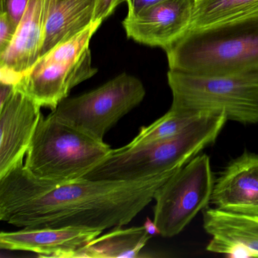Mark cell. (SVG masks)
I'll list each match as a JSON object with an SVG mask.
<instances>
[{"label": "cell", "mask_w": 258, "mask_h": 258, "mask_svg": "<svg viewBox=\"0 0 258 258\" xmlns=\"http://www.w3.org/2000/svg\"><path fill=\"white\" fill-rule=\"evenodd\" d=\"M172 175L50 184L31 177L23 163L0 178V220L19 228L104 231L126 226L154 201L157 190Z\"/></svg>", "instance_id": "6da1fadb"}, {"label": "cell", "mask_w": 258, "mask_h": 258, "mask_svg": "<svg viewBox=\"0 0 258 258\" xmlns=\"http://www.w3.org/2000/svg\"><path fill=\"white\" fill-rule=\"evenodd\" d=\"M226 120L223 113H208L176 137L112 149L84 179L136 181L173 174L215 142Z\"/></svg>", "instance_id": "7a4b0ae2"}, {"label": "cell", "mask_w": 258, "mask_h": 258, "mask_svg": "<svg viewBox=\"0 0 258 258\" xmlns=\"http://www.w3.org/2000/svg\"><path fill=\"white\" fill-rule=\"evenodd\" d=\"M169 70L201 75L258 71V15L188 31L165 49Z\"/></svg>", "instance_id": "3957f363"}, {"label": "cell", "mask_w": 258, "mask_h": 258, "mask_svg": "<svg viewBox=\"0 0 258 258\" xmlns=\"http://www.w3.org/2000/svg\"><path fill=\"white\" fill-rule=\"evenodd\" d=\"M112 149L57 119L42 115L25 158V171L40 181L60 184L84 179Z\"/></svg>", "instance_id": "277c9868"}, {"label": "cell", "mask_w": 258, "mask_h": 258, "mask_svg": "<svg viewBox=\"0 0 258 258\" xmlns=\"http://www.w3.org/2000/svg\"><path fill=\"white\" fill-rule=\"evenodd\" d=\"M170 109L194 116L223 113L227 120L258 123V71L229 75H201L169 70Z\"/></svg>", "instance_id": "5b68a950"}, {"label": "cell", "mask_w": 258, "mask_h": 258, "mask_svg": "<svg viewBox=\"0 0 258 258\" xmlns=\"http://www.w3.org/2000/svg\"><path fill=\"white\" fill-rule=\"evenodd\" d=\"M102 25L96 22L39 58L16 86L40 106L52 111L78 84L96 75L92 66L90 40Z\"/></svg>", "instance_id": "8992f818"}, {"label": "cell", "mask_w": 258, "mask_h": 258, "mask_svg": "<svg viewBox=\"0 0 258 258\" xmlns=\"http://www.w3.org/2000/svg\"><path fill=\"white\" fill-rule=\"evenodd\" d=\"M146 93L140 80L123 73L96 90L64 99L51 114L63 123L104 141L108 131L140 105Z\"/></svg>", "instance_id": "52a82bcc"}, {"label": "cell", "mask_w": 258, "mask_h": 258, "mask_svg": "<svg viewBox=\"0 0 258 258\" xmlns=\"http://www.w3.org/2000/svg\"><path fill=\"white\" fill-rule=\"evenodd\" d=\"M214 176L208 155H196L155 192L154 222L163 237L180 233L211 202Z\"/></svg>", "instance_id": "ba28073f"}, {"label": "cell", "mask_w": 258, "mask_h": 258, "mask_svg": "<svg viewBox=\"0 0 258 258\" xmlns=\"http://www.w3.org/2000/svg\"><path fill=\"white\" fill-rule=\"evenodd\" d=\"M41 108L16 87L0 105V178L23 164L43 115Z\"/></svg>", "instance_id": "9c48e42d"}, {"label": "cell", "mask_w": 258, "mask_h": 258, "mask_svg": "<svg viewBox=\"0 0 258 258\" xmlns=\"http://www.w3.org/2000/svg\"><path fill=\"white\" fill-rule=\"evenodd\" d=\"M193 9L194 0H164L122 24L129 38L165 50L189 29Z\"/></svg>", "instance_id": "30bf717a"}, {"label": "cell", "mask_w": 258, "mask_h": 258, "mask_svg": "<svg viewBox=\"0 0 258 258\" xmlns=\"http://www.w3.org/2000/svg\"><path fill=\"white\" fill-rule=\"evenodd\" d=\"M51 0H30L8 49L0 53V82L16 86L40 58Z\"/></svg>", "instance_id": "8fae6325"}, {"label": "cell", "mask_w": 258, "mask_h": 258, "mask_svg": "<svg viewBox=\"0 0 258 258\" xmlns=\"http://www.w3.org/2000/svg\"><path fill=\"white\" fill-rule=\"evenodd\" d=\"M103 231L78 227L22 228L0 232V248L37 253L40 257L72 258Z\"/></svg>", "instance_id": "7c38bea8"}, {"label": "cell", "mask_w": 258, "mask_h": 258, "mask_svg": "<svg viewBox=\"0 0 258 258\" xmlns=\"http://www.w3.org/2000/svg\"><path fill=\"white\" fill-rule=\"evenodd\" d=\"M211 202L235 214L258 215V154L232 161L214 182Z\"/></svg>", "instance_id": "4fadbf2b"}, {"label": "cell", "mask_w": 258, "mask_h": 258, "mask_svg": "<svg viewBox=\"0 0 258 258\" xmlns=\"http://www.w3.org/2000/svg\"><path fill=\"white\" fill-rule=\"evenodd\" d=\"M203 226L211 236L208 251L231 256H258V215L207 208Z\"/></svg>", "instance_id": "5bb4252c"}, {"label": "cell", "mask_w": 258, "mask_h": 258, "mask_svg": "<svg viewBox=\"0 0 258 258\" xmlns=\"http://www.w3.org/2000/svg\"><path fill=\"white\" fill-rule=\"evenodd\" d=\"M96 0H51L40 57L94 23Z\"/></svg>", "instance_id": "9a60e30c"}, {"label": "cell", "mask_w": 258, "mask_h": 258, "mask_svg": "<svg viewBox=\"0 0 258 258\" xmlns=\"http://www.w3.org/2000/svg\"><path fill=\"white\" fill-rule=\"evenodd\" d=\"M122 227L113 228L108 233L96 237L77 250L72 258L140 257L152 235L143 226Z\"/></svg>", "instance_id": "2e32d148"}, {"label": "cell", "mask_w": 258, "mask_h": 258, "mask_svg": "<svg viewBox=\"0 0 258 258\" xmlns=\"http://www.w3.org/2000/svg\"><path fill=\"white\" fill-rule=\"evenodd\" d=\"M257 15L258 0H200L194 2L188 31L224 25Z\"/></svg>", "instance_id": "e0dca14e"}, {"label": "cell", "mask_w": 258, "mask_h": 258, "mask_svg": "<svg viewBox=\"0 0 258 258\" xmlns=\"http://www.w3.org/2000/svg\"><path fill=\"white\" fill-rule=\"evenodd\" d=\"M202 116L198 117L180 111H173L170 108L165 114L149 126L140 128L139 134L131 143H128L127 146H140L176 137L188 125Z\"/></svg>", "instance_id": "ac0fdd59"}, {"label": "cell", "mask_w": 258, "mask_h": 258, "mask_svg": "<svg viewBox=\"0 0 258 258\" xmlns=\"http://www.w3.org/2000/svg\"><path fill=\"white\" fill-rule=\"evenodd\" d=\"M29 2L30 0H1L0 13H5L12 23L18 28L26 13Z\"/></svg>", "instance_id": "d6986e66"}, {"label": "cell", "mask_w": 258, "mask_h": 258, "mask_svg": "<svg viewBox=\"0 0 258 258\" xmlns=\"http://www.w3.org/2000/svg\"><path fill=\"white\" fill-rule=\"evenodd\" d=\"M17 29L5 13H0V53L8 49Z\"/></svg>", "instance_id": "ffe728a7"}, {"label": "cell", "mask_w": 258, "mask_h": 258, "mask_svg": "<svg viewBox=\"0 0 258 258\" xmlns=\"http://www.w3.org/2000/svg\"><path fill=\"white\" fill-rule=\"evenodd\" d=\"M123 1L126 0H96L94 23H102Z\"/></svg>", "instance_id": "44dd1931"}, {"label": "cell", "mask_w": 258, "mask_h": 258, "mask_svg": "<svg viewBox=\"0 0 258 258\" xmlns=\"http://www.w3.org/2000/svg\"><path fill=\"white\" fill-rule=\"evenodd\" d=\"M164 0H126L128 6L126 18H134L139 16L152 6L156 5Z\"/></svg>", "instance_id": "7402d4cb"}, {"label": "cell", "mask_w": 258, "mask_h": 258, "mask_svg": "<svg viewBox=\"0 0 258 258\" xmlns=\"http://www.w3.org/2000/svg\"><path fill=\"white\" fill-rule=\"evenodd\" d=\"M16 86L0 82V105H2L11 96Z\"/></svg>", "instance_id": "603a6c76"}, {"label": "cell", "mask_w": 258, "mask_h": 258, "mask_svg": "<svg viewBox=\"0 0 258 258\" xmlns=\"http://www.w3.org/2000/svg\"><path fill=\"white\" fill-rule=\"evenodd\" d=\"M143 226L147 231L148 233L152 236L155 235H160L159 229H158V226H156L154 220H150L149 218L146 219Z\"/></svg>", "instance_id": "cb8c5ba5"}, {"label": "cell", "mask_w": 258, "mask_h": 258, "mask_svg": "<svg viewBox=\"0 0 258 258\" xmlns=\"http://www.w3.org/2000/svg\"><path fill=\"white\" fill-rule=\"evenodd\" d=\"M197 1H200V0H194V2H197Z\"/></svg>", "instance_id": "d4e9b609"}]
</instances>
